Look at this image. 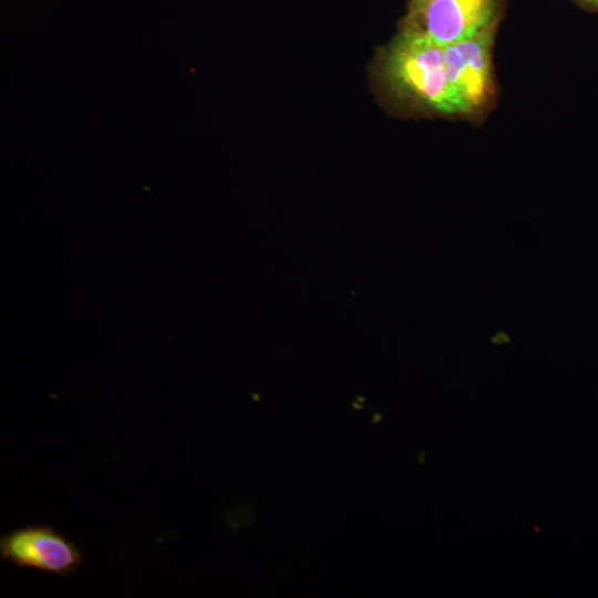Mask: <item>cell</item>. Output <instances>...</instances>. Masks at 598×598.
<instances>
[{"label":"cell","instance_id":"obj_1","mask_svg":"<svg viewBox=\"0 0 598 598\" xmlns=\"http://www.w3.org/2000/svg\"><path fill=\"white\" fill-rule=\"evenodd\" d=\"M384 73L393 90L443 113H463L446 76L444 48L427 38L403 32L390 45Z\"/></svg>","mask_w":598,"mask_h":598},{"label":"cell","instance_id":"obj_2","mask_svg":"<svg viewBox=\"0 0 598 598\" xmlns=\"http://www.w3.org/2000/svg\"><path fill=\"white\" fill-rule=\"evenodd\" d=\"M494 0H420L412 2L404 30L444 48L492 24Z\"/></svg>","mask_w":598,"mask_h":598},{"label":"cell","instance_id":"obj_3","mask_svg":"<svg viewBox=\"0 0 598 598\" xmlns=\"http://www.w3.org/2000/svg\"><path fill=\"white\" fill-rule=\"evenodd\" d=\"M0 557L18 567L69 577L81 564L80 548L51 526L29 525L0 537Z\"/></svg>","mask_w":598,"mask_h":598},{"label":"cell","instance_id":"obj_4","mask_svg":"<svg viewBox=\"0 0 598 598\" xmlns=\"http://www.w3.org/2000/svg\"><path fill=\"white\" fill-rule=\"evenodd\" d=\"M492 24L476 34L444 47L447 81L463 113L480 107L491 90Z\"/></svg>","mask_w":598,"mask_h":598},{"label":"cell","instance_id":"obj_5","mask_svg":"<svg viewBox=\"0 0 598 598\" xmlns=\"http://www.w3.org/2000/svg\"><path fill=\"white\" fill-rule=\"evenodd\" d=\"M584 2L592 6H598V0H582Z\"/></svg>","mask_w":598,"mask_h":598},{"label":"cell","instance_id":"obj_6","mask_svg":"<svg viewBox=\"0 0 598 598\" xmlns=\"http://www.w3.org/2000/svg\"><path fill=\"white\" fill-rule=\"evenodd\" d=\"M420 1V0H412V2Z\"/></svg>","mask_w":598,"mask_h":598}]
</instances>
